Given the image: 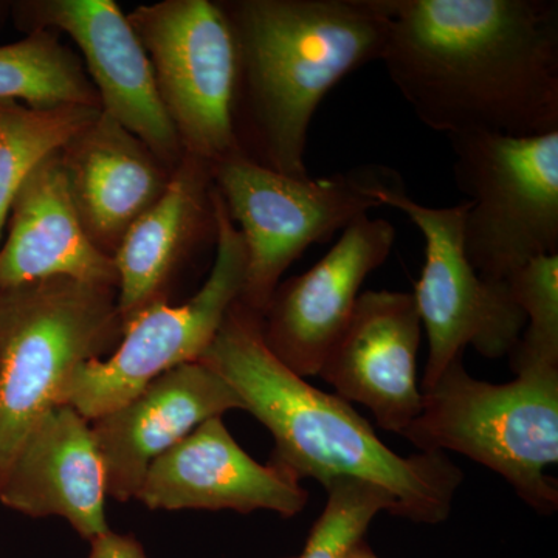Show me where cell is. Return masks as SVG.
Wrapping results in <instances>:
<instances>
[{"instance_id": "15", "label": "cell", "mask_w": 558, "mask_h": 558, "mask_svg": "<svg viewBox=\"0 0 558 558\" xmlns=\"http://www.w3.org/2000/svg\"><path fill=\"white\" fill-rule=\"evenodd\" d=\"M230 410H244V402L229 381L197 360L167 371L120 409L89 421L108 497L135 499L157 458L208 418Z\"/></svg>"}, {"instance_id": "12", "label": "cell", "mask_w": 558, "mask_h": 558, "mask_svg": "<svg viewBox=\"0 0 558 558\" xmlns=\"http://www.w3.org/2000/svg\"><path fill=\"white\" fill-rule=\"evenodd\" d=\"M395 242L391 222L360 216L310 270L279 282L260 314V332L271 354L304 379L318 376L347 328L363 282L387 263Z\"/></svg>"}, {"instance_id": "25", "label": "cell", "mask_w": 558, "mask_h": 558, "mask_svg": "<svg viewBox=\"0 0 558 558\" xmlns=\"http://www.w3.org/2000/svg\"><path fill=\"white\" fill-rule=\"evenodd\" d=\"M344 558H380L371 549L368 543H366L365 538L360 539V542L355 543Z\"/></svg>"}, {"instance_id": "21", "label": "cell", "mask_w": 558, "mask_h": 558, "mask_svg": "<svg viewBox=\"0 0 558 558\" xmlns=\"http://www.w3.org/2000/svg\"><path fill=\"white\" fill-rule=\"evenodd\" d=\"M100 112L90 106L36 109L0 101V242L11 205L28 175Z\"/></svg>"}, {"instance_id": "5", "label": "cell", "mask_w": 558, "mask_h": 558, "mask_svg": "<svg viewBox=\"0 0 558 558\" xmlns=\"http://www.w3.org/2000/svg\"><path fill=\"white\" fill-rule=\"evenodd\" d=\"M117 289L50 278L0 290V483L83 363L123 337Z\"/></svg>"}, {"instance_id": "23", "label": "cell", "mask_w": 558, "mask_h": 558, "mask_svg": "<svg viewBox=\"0 0 558 558\" xmlns=\"http://www.w3.org/2000/svg\"><path fill=\"white\" fill-rule=\"evenodd\" d=\"M328 501L311 529L303 553L284 558H344L365 538L379 512L396 515V501L384 488L357 478H337L325 486Z\"/></svg>"}, {"instance_id": "18", "label": "cell", "mask_w": 558, "mask_h": 558, "mask_svg": "<svg viewBox=\"0 0 558 558\" xmlns=\"http://www.w3.org/2000/svg\"><path fill=\"white\" fill-rule=\"evenodd\" d=\"M0 247V290L50 278L117 289L116 264L90 240L70 196L61 150L28 175Z\"/></svg>"}, {"instance_id": "13", "label": "cell", "mask_w": 558, "mask_h": 558, "mask_svg": "<svg viewBox=\"0 0 558 558\" xmlns=\"http://www.w3.org/2000/svg\"><path fill=\"white\" fill-rule=\"evenodd\" d=\"M421 337L413 293L366 290L323 360L318 376L341 399L369 409L381 429L402 436L422 409L417 388Z\"/></svg>"}, {"instance_id": "2", "label": "cell", "mask_w": 558, "mask_h": 558, "mask_svg": "<svg viewBox=\"0 0 558 558\" xmlns=\"http://www.w3.org/2000/svg\"><path fill=\"white\" fill-rule=\"evenodd\" d=\"M201 362L220 374L275 440L271 464L328 486L337 478L369 481L396 501V517L438 524L449 519L464 481L444 453L400 457L357 411L312 387L279 362L263 339L260 315L240 300Z\"/></svg>"}, {"instance_id": "1", "label": "cell", "mask_w": 558, "mask_h": 558, "mask_svg": "<svg viewBox=\"0 0 558 558\" xmlns=\"http://www.w3.org/2000/svg\"><path fill=\"white\" fill-rule=\"evenodd\" d=\"M380 61L432 131H558L556 0H387Z\"/></svg>"}, {"instance_id": "10", "label": "cell", "mask_w": 558, "mask_h": 558, "mask_svg": "<svg viewBox=\"0 0 558 558\" xmlns=\"http://www.w3.org/2000/svg\"><path fill=\"white\" fill-rule=\"evenodd\" d=\"M371 196L380 207L405 213L424 236V267L413 292L428 337L422 389L432 387L465 348L472 347L486 359L509 355L526 318L510 295L508 282L487 281L470 264L462 241L465 201L450 207L418 204L403 191L399 175L387 168Z\"/></svg>"}, {"instance_id": "8", "label": "cell", "mask_w": 558, "mask_h": 558, "mask_svg": "<svg viewBox=\"0 0 558 558\" xmlns=\"http://www.w3.org/2000/svg\"><path fill=\"white\" fill-rule=\"evenodd\" d=\"M211 199L216 255L207 281L180 306L168 300L150 304L124 325L112 354L89 360L75 371L62 403L87 421L120 409L167 371L201 360L241 299L247 269L244 240L215 185Z\"/></svg>"}, {"instance_id": "17", "label": "cell", "mask_w": 558, "mask_h": 558, "mask_svg": "<svg viewBox=\"0 0 558 558\" xmlns=\"http://www.w3.org/2000/svg\"><path fill=\"white\" fill-rule=\"evenodd\" d=\"M61 160L81 222L109 256L132 223L159 201L172 172L102 110L61 149Z\"/></svg>"}, {"instance_id": "9", "label": "cell", "mask_w": 558, "mask_h": 558, "mask_svg": "<svg viewBox=\"0 0 558 558\" xmlns=\"http://www.w3.org/2000/svg\"><path fill=\"white\" fill-rule=\"evenodd\" d=\"M128 21L153 65L157 90L186 156L213 165L240 149V51L222 3L165 0Z\"/></svg>"}, {"instance_id": "20", "label": "cell", "mask_w": 558, "mask_h": 558, "mask_svg": "<svg viewBox=\"0 0 558 558\" xmlns=\"http://www.w3.org/2000/svg\"><path fill=\"white\" fill-rule=\"evenodd\" d=\"M0 101H22L36 109H101L83 61L54 32H32L25 39L0 46Z\"/></svg>"}, {"instance_id": "19", "label": "cell", "mask_w": 558, "mask_h": 558, "mask_svg": "<svg viewBox=\"0 0 558 558\" xmlns=\"http://www.w3.org/2000/svg\"><path fill=\"white\" fill-rule=\"evenodd\" d=\"M211 193V165L185 154L159 201L124 234L112 256L123 325L150 304L168 300L167 288L179 263L202 234L215 233Z\"/></svg>"}, {"instance_id": "4", "label": "cell", "mask_w": 558, "mask_h": 558, "mask_svg": "<svg viewBox=\"0 0 558 558\" xmlns=\"http://www.w3.org/2000/svg\"><path fill=\"white\" fill-rule=\"evenodd\" d=\"M418 451H457L502 476L542 515L558 508V368L521 371L495 385L454 359L422 389V409L403 433Z\"/></svg>"}, {"instance_id": "22", "label": "cell", "mask_w": 558, "mask_h": 558, "mask_svg": "<svg viewBox=\"0 0 558 558\" xmlns=\"http://www.w3.org/2000/svg\"><path fill=\"white\" fill-rule=\"evenodd\" d=\"M510 295L526 318L510 352L513 374L558 368V255L539 256L508 279Z\"/></svg>"}, {"instance_id": "16", "label": "cell", "mask_w": 558, "mask_h": 558, "mask_svg": "<svg viewBox=\"0 0 558 558\" xmlns=\"http://www.w3.org/2000/svg\"><path fill=\"white\" fill-rule=\"evenodd\" d=\"M106 497L105 464L90 422L65 403L39 418L0 483L5 508L32 519L60 517L89 543L110 531Z\"/></svg>"}, {"instance_id": "3", "label": "cell", "mask_w": 558, "mask_h": 558, "mask_svg": "<svg viewBox=\"0 0 558 558\" xmlns=\"http://www.w3.org/2000/svg\"><path fill=\"white\" fill-rule=\"evenodd\" d=\"M240 51L238 142L264 167L310 178L307 135L315 112L352 72L380 61L387 0L222 2Z\"/></svg>"}, {"instance_id": "24", "label": "cell", "mask_w": 558, "mask_h": 558, "mask_svg": "<svg viewBox=\"0 0 558 558\" xmlns=\"http://www.w3.org/2000/svg\"><path fill=\"white\" fill-rule=\"evenodd\" d=\"M87 558H148L142 543L134 535L108 531L90 542Z\"/></svg>"}, {"instance_id": "6", "label": "cell", "mask_w": 558, "mask_h": 558, "mask_svg": "<svg viewBox=\"0 0 558 558\" xmlns=\"http://www.w3.org/2000/svg\"><path fill=\"white\" fill-rule=\"evenodd\" d=\"M453 175L468 197L462 241L481 277L508 282L539 256L558 255V131L534 137L449 135Z\"/></svg>"}, {"instance_id": "11", "label": "cell", "mask_w": 558, "mask_h": 558, "mask_svg": "<svg viewBox=\"0 0 558 558\" xmlns=\"http://www.w3.org/2000/svg\"><path fill=\"white\" fill-rule=\"evenodd\" d=\"M16 10L32 32H62L75 40L102 112L142 140L165 167H178L185 150L161 102L153 65L113 0H33L17 3Z\"/></svg>"}, {"instance_id": "7", "label": "cell", "mask_w": 558, "mask_h": 558, "mask_svg": "<svg viewBox=\"0 0 558 558\" xmlns=\"http://www.w3.org/2000/svg\"><path fill=\"white\" fill-rule=\"evenodd\" d=\"M384 170L365 167L319 179L290 178L242 150L213 163V185L247 252L241 303L263 314L284 271L311 245L379 208L371 193Z\"/></svg>"}, {"instance_id": "14", "label": "cell", "mask_w": 558, "mask_h": 558, "mask_svg": "<svg viewBox=\"0 0 558 558\" xmlns=\"http://www.w3.org/2000/svg\"><path fill=\"white\" fill-rule=\"evenodd\" d=\"M135 499L150 510H271L290 519L310 494L288 470L256 462L213 417L150 464Z\"/></svg>"}]
</instances>
